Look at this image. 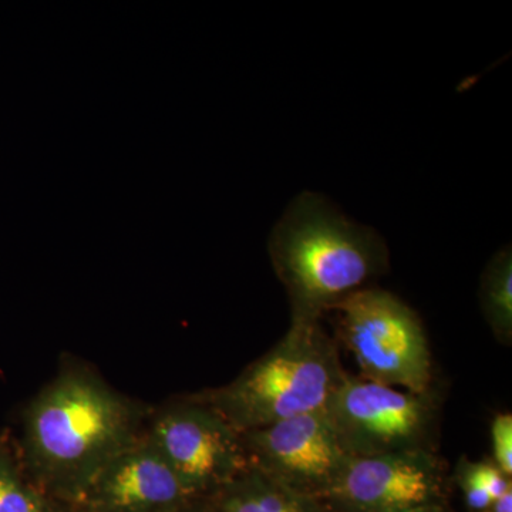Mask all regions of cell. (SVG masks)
Masks as SVG:
<instances>
[{
  "mask_svg": "<svg viewBox=\"0 0 512 512\" xmlns=\"http://www.w3.org/2000/svg\"><path fill=\"white\" fill-rule=\"evenodd\" d=\"M420 512H433V510H424V511H420Z\"/></svg>",
  "mask_w": 512,
  "mask_h": 512,
  "instance_id": "e0dca14e",
  "label": "cell"
},
{
  "mask_svg": "<svg viewBox=\"0 0 512 512\" xmlns=\"http://www.w3.org/2000/svg\"><path fill=\"white\" fill-rule=\"evenodd\" d=\"M83 498L101 512H173L194 497L143 431L97 474Z\"/></svg>",
  "mask_w": 512,
  "mask_h": 512,
  "instance_id": "9c48e42d",
  "label": "cell"
},
{
  "mask_svg": "<svg viewBox=\"0 0 512 512\" xmlns=\"http://www.w3.org/2000/svg\"><path fill=\"white\" fill-rule=\"evenodd\" d=\"M340 332L363 379L406 392L429 393L433 360L423 323L393 293L363 288L336 303Z\"/></svg>",
  "mask_w": 512,
  "mask_h": 512,
  "instance_id": "277c9868",
  "label": "cell"
},
{
  "mask_svg": "<svg viewBox=\"0 0 512 512\" xmlns=\"http://www.w3.org/2000/svg\"><path fill=\"white\" fill-rule=\"evenodd\" d=\"M269 255L288 293L293 323L320 322L323 313L389 268L382 237L313 192L289 205L269 239Z\"/></svg>",
  "mask_w": 512,
  "mask_h": 512,
  "instance_id": "7a4b0ae2",
  "label": "cell"
},
{
  "mask_svg": "<svg viewBox=\"0 0 512 512\" xmlns=\"http://www.w3.org/2000/svg\"><path fill=\"white\" fill-rule=\"evenodd\" d=\"M150 410L94 370L69 363L37 392L15 439L30 480L83 498L97 474L143 434Z\"/></svg>",
  "mask_w": 512,
  "mask_h": 512,
  "instance_id": "6da1fadb",
  "label": "cell"
},
{
  "mask_svg": "<svg viewBox=\"0 0 512 512\" xmlns=\"http://www.w3.org/2000/svg\"><path fill=\"white\" fill-rule=\"evenodd\" d=\"M220 512H316L315 498L296 493L249 466L217 493Z\"/></svg>",
  "mask_w": 512,
  "mask_h": 512,
  "instance_id": "30bf717a",
  "label": "cell"
},
{
  "mask_svg": "<svg viewBox=\"0 0 512 512\" xmlns=\"http://www.w3.org/2000/svg\"><path fill=\"white\" fill-rule=\"evenodd\" d=\"M241 440L249 466L315 500L328 490L349 460L325 412L245 431Z\"/></svg>",
  "mask_w": 512,
  "mask_h": 512,
  "instance_id": "52a82bcc",
  "label": "cell"
},
{
  "mask_svg": "<svg viewBox=\"0 0 512 512\" xmlns=\"http://www.w3.org/2000/svg\"><path fill=\"white\" fill-rule=\"evenodd\" d=\"M491 450L493 463L505 476H512V414L501 413L491 423Z\"/></svg>",
  "mask_w": 512,
  "mask_h": 512,
  "instance_id": "5bb4252c",
  "label": "cell"
},
{
  "mask_svg": "<svg viewBox=\"0 0 512 512\" xmlns=\"http://www.w3.org/2000/svg\"><path fill=\"white\" fill-rule=\"evenodd\" d=\"M441 464L429 448L349 457L319 498L345 512H420L440 490Z\"/></svg>",
  "mask_w": 512,
  "mask_h": 512,
  "instance_id": "ba28073f",
  "label": "cell"
},
{
  "mask_svg": "<svg viewBox=\"0 0 512 512\" xmlns=\"http://www.w3.org/2000/svg\"><path fill=\"white\" fill-rule=\"evenodd\" d=\"M458 478H460L461 487H463L464 494H466V501L468 507L474 511H485L493 504V498L490 494L484 490L481 485L474 483L471 478H468L466 474L458 471Z\"/></svg>",
  "mask_w": 512,
  "mask_h": 512,
  "instance_id": "9a60e30c",
  "label": "cell"
},
{
  "mask_svg": "<svg viewBox=\"0 0 512 512\" xmlns=\"http://www.w3.org/2000/svg\"><path fill=\"white\" fill-rule=\"evenodd\" d=\"M484 318L503 345L512 340V255L511 248L497 252L485 268L480 286Z\"/></svg>",
  "mask_w": 512,
  "mask_h": 512,
  "instance_id": "8fae6325",
  "label": "cell"
},
{
  "mask_svg": "<svg viewBox=\"0 0 512 512\" xmlns=\"http://www.w3.org/2000/svg\"><path fill=\"white\" fill-rule=\"evenodd\" d=\"M458 471L466 474L468 478L481 485L490 497L497 500L498 497L512 490L511 478L505 476L493 461H468L464 458L458 464Z\"/></svg>",
  "mask_w": 512,
  "mask_h": 512,
  "instance_id": "4fadbf2b",
  "label": "cell"
},
{
  "mask_svg": "<svg viewBox=\"0 0 512 512\" xmlns=\"http://www.w3.org/2000/svg\"><path fill=\"white\" fill-rule=\"evenodd\" d=\"M488 510L493 512H512V490H508L507 493L494 500Z\"/></svg>",
  "mask_w": 512,
  "mask_h": 512,
  "instance_id": "2e32d148",
  "label": "cell"
},
{
  "mask_svg": "<svg viewBox=\"0 0 512 512\" xmlns=\"http://www.w3.org/2000/svg\"><path fill=\"white\" fill-rule=\"evenodd\" d=\"M0 512H45L39 488L26 473L8 431L0 433Z\"/></svg>",
  "mask_w": 512,
  "mask_h": 512,
  "instance_id": "7c38bea8",
  "label": "cell"
},
{
  "mask_svg": "<svg viewBox=\"0 0 512 512\" xmlns=\"http://www.w3.org/2000/svg\"><path fill=\"white\" fill-rule=\"evenodd\" d=\"M349 457H375L427 448L434 421L429 393L346 376L325 410Z\"/></svg>",
  "mask_w": 512,
  "mask_h": 512,
  "instance_id": "5b68a950",
  "label": "cell"
},
{
  "mask_svg": "<svg viewBox=\"0 0 512 512\" xmlns=\"http://www.w3.org/2000/svg\"><path fill=\"white\" fill-rule=\"evenodd\" d=\"M144 436L194 498L217 493L248 467L241 433L194 394L150 410Z\"/></svg>",
  "mask_w": 512,
  "mask_h": 512,
  "instance_id": "8992f818",
  "label": "cell"
},
{
  "mask_svg": "<svg viewBox=\"0 0 512 512\" xmlns=\"http://www.w3.org/2000/svg\"><path fill=\"white\" fill-rule=\"evenodd\" d=\"M348 373L320 322L293 323L265 355L232 382L194 394L238 433L322 413Z\"/></svg>",
  "mask_w": 512,
  "mask_h": 512,
  "instance_id": "3957f363",
  "label": "cell"
},
{
  "mask_svg": "<svg viewBox=\"0 0 512 512\" xmlns=\"http://www.w3.org/2000/svg\"><path fill=\"white\" fill-rule=\"evenodd\" d=\"M45 512H46V510H45Z\"/></svg>",
  "mask_w": 512,
  "mask_h": 512,
  "instance_id": "ac0fdd59",
  "label": "cell"
}]
</instances>
